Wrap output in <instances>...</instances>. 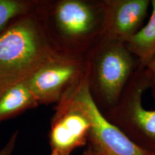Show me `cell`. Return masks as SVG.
<instances>
[{
    "instance_id": "3957f363",
    "label": "cell",
    "mask_w": 155,
    "mask_h": 155,
    "mask_svg": "<svg viewBox=\"0 0 155 155\" xmlns=\"http://www.w3.org/2000/svg\"><path fill=\"white\" fill-rule=\"evenodd\" d=\"M86 58L89 91L104 114L118 104L138 68L139 61L126 42L106 36Z\"/></svg>"
},
{
    "instance_id": "7a4b0ae2",
    "label": "cell",
    "mask_w": 155,
    "mask_h": 155,
    "mask_svg": "<svg viewBox=\"0 0 155 155\" xmlns=\"http://www.w3.org/2000/svg\"><path fill=\"white\" fill-rule=\"evenodd\" d=\"M56 52L35 8L0 34V88L26 80Z\"/></svg>"
},
{
    "instance_id": "4fadbf2b",
    "label": "cell",
    "mask_w": 155,
    "mask_h": 155,
    "mask_svg": "<svg viewBox=\"0 0 155 155\" xmlns=\"http://www.w3.org/2000/svg\"><path fill=\"white\" fill-rule=\"evenodd\" d=\"M18 136V131H15V132L12 134L5 146L0 150V155H13V152H14L15 147H16L17 143Z\"/></svg>"
},
{
    "instance_id": "5bb4252c",
    "label": "cell",
    "mask_w": 155,
    "mask_h": 155,
    "mask_svg": "<svg viewBox=\"0 0 155 155\" xmlns=\"http://www.w3.org/2000/svg\"><path fill=\"white\" fill-rule=\"evenodd\" d=\"M82 155H98V154H97L93 149L88 147V148H87V150H86L83 152Z\"/></svg>"
},
{
    "instance_id": "ba28073f",
    "label": "cell",
    "mask_w": 155,
    "mask_h": 155,
    "mask_svg": "<svg viewBox=\"0 0 155 155\" xmlns=\"http://www.w3.org/2000/svg\"><path fill=\"white\" fill-rule=\"evenodd\" d=\"M106 38L127 42L142 28L151 0H103Z\"/></svg>"
},
{
    "instance_id": "8992f818",
    "label": "cell",
    "mask_w": 155,
    "mask_h": 155,
    "mask_svg": "<svg viewBox=\"0 0 155 155\" xmlns=\"http://www.w3.org/2000/svg\"><path fill=\"white\" fill-rule=\"evenodd\" d=\"M68 95L81 106L91 123L88 147L104 150L114 155H155L134 143L103 115L91 95L87 73Z\"/></svg>"
},
{
    "instance_id": "7c38bea8",
    "label": "cell",
    "mask_w": 155,
    "mask_h": 155,
    "mask_svg": "<svg viewBox=\"0 0 155 155\" xmlns=\"http://www.w3.org/2000/svg\"><path fill=\"white\" fill-rule=\"evenodd\" d=\"M144 74L148 89H150L155 100V55L144 67Z\"/></svg>"
},
{
    "instance_id": "5b68a950",
    "label": "cell",
    "mask_w": 155,
    "mask_h": 155,
    "mask_svg": "<svg viewBox=\"0 0 155 155\" xmlns=\"http://www.w3.org/2000/svg\"><path fill=\"white\" fill-rule=\"evenodd\" d=\"M86 58L56 51L25 80L38 104H57L86 74Z\"/></svg>"
},
{
    "instance_id": "6da1fadb",
    "label": "cell",
    "mask_w": 155,
    "mask_h": 155,
    "mask_svg": "<svg viewBox=\"0 0 155 155\" xmlns=\"http://www.w3.org/2000/svg\"><path fill=\"white\" fill-rule=\"evenodd\" d=\"M35 12L56 51L86 57L106 35L103 0L35 1Z\"/></svg>"
},
{
    "instance_id": "30bf717a",
    "label": "cell",
    "mask_w": 155,
    "mask_h": 155,
    "mask_svg": "<svg viewBox=\"0 0 155 155\" xmlns=\"http://www.w3.org/2000/svg\"><path fill=\"white\" fill-rule=\"evenodd\" d=\"M151 8L150 18L147 24L126 42L142 67L155 55V0H151Z\"/></svg>"
},
{
    "instance_id": "8fae6325",
    "label": "cell",
    "mask_w": 155,
    "mask_h": 155,
    "mask_svg": "<svg viewBox=\"0 0 155 155\" xmlns=\"http://www.w3.org/2000/svg\"><path fill=\"white\" fill-rule=\"evenodd\" d=\"M35 1L0 0V34L17 17L33 10Z\"/></svg>"
},
{
    "instance_id": "52a82bcc",
    "label": "cell",
    "mask_w": 155,
    "mask_h": 155,
    "mask_svg": "<svg viewBox=\"0 0 155 155\" xmlns=\"http://www.w3.org/2000/svg\"><path fill=\"white\" fill-rule=\"evenodd\" d=\"M91 123L74 100L66 94L56 104L49 131L50 155H71L88 144Z\"/></svg>"
},
{
    "instance_id": "9c48e42d",
    "label": "cell",
    "mask_w": 155,
    "mask_h": 155,
    "mask_svg": "<svg viewBox=\"0 0 155 155\" xmlns=\"http://www.w3.org/2000/svg\"><path fill=\"white\" fill-rule=\"evenodd\" d=\"M38 105L25 80L0 88V124Z\"/></svg>"
},
{
    "instance_id": "9a60e30c",
    "label": "cell",
    "mask_w": 155,
    "mask_h": 155,
    "mask_svg": "<svg viewBox=\"0 0 155 155\" xmlns=\"http://www.w3.org/2000/svg\"><path fill=\"white\" fill-rule=\"evenodd\" d=\"M93 149V148H91ZM95 152H96L98 155H114L113 154H111V153L107 152V151H105L104 150H94V149H93Z\"/></svg>"
},
{
    "instance_id": "277c9868",
    "label": "cell",
    "mask_w": 155,
    "mask_h": 155,
    "mask_svg": "<svg viewBox=\"0 0 155 155\" xmlns=\"http://www.w3.org/2000/svg\"><path fill=\"white\" fill-rule=\"evenodd\" d=\"M147 89L144 67L139 65L118 104L103 115L134 143L155 154V109L148 110L142 105Z\"/></svg>"
}]
</instances>
